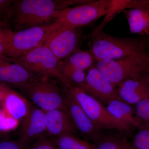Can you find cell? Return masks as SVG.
Returning a JSON list of instances; mask_svg holds the SVG:
<instances>
[{"instance_id":"10","label":"cell","mask_w":149,"mask_h":149,"mask_svg":"<svg viewBox=\"0 0 149 149\" xmlns=\"http://www.w3.org/2000/svg\"><path fill=\"white\" fill-rule=\"evenodd\" d=\"M80 28L58 26L46 41L47 47L59 61L78 49L81 40Z\"/></svg>"},{"instance_id":"3","label":"cell","mask_w":149,"mask_h":149,"mask_svg":"<svg viewBox=\"0 0 149 149\" xmlns=\"http://www.w3.org/2000/svg\"><path fill=\"white\" fill-rule=\"evenodd\" d=\"M61 85L73 96L93 123L101 130L116 131L123 135H129L135 128L115 117L108 111L106 106L89 95L77 85L69 82L61 83Z\"/></svg>"},{"instance_id":"28","label":"cell","mask_w":149,"mask_h":149,"mask_svg":"<svg viewBox=\"0 0 149 149\" xmlns=\"http://www.w3.org/2000/svg\"><path fill=\"white\" fill-rule=\"evenodd\" d=\"M29 149H58L54 143L53 140L42 139L38 140Z\"/></svg>"},{"instance_id":"21","label":"cell","mask_w":149,"mask_h":149,"mask_svg":"<svg viewBox=\"0 0 149 149\" xmlns=\"http://www.w3.org/2000/svg\"><path fill=\"white\" fill-rule=\"evenodd\" d=\"M112 134L104 131L101 136L93 143L97 149H129L132 146V144L127 141L123 134Z\"/></svg>"},{"instance_id":"13","label":"cell","mask_w":149,"mask_h":149,"mask_svg":"<svg viewBox=\"0 0 149 149\" xmlns=\"http://www.w3.org/2000/svg\"><path fill=\"white\" fill-rule=\"evenodd\" d=\"M38 77L14 59L0 55V83L18 88Z\"/></svg>"},{"instance_id":"30","label":"cell","mask_w":149,"mask_h":149,"mask_svg":"<svg viewBox=\"0 0 149 149\" xmlns=\"http://www.w3.org/2000/svg\"><path fill=\"white\" fill-rule=\"evenodd\" d=\"M146 84L147 86V88H148V93L149 95V73L147 74L146 76Z\"/></svg>"},{"instance_id":"29","label":"cell","mask_w":149,"mask_h":149,"mask_svg":"<svg viewBox=\"0 0 149 149\" xmlns=\"http://www.w3.org/2000/svg\"><path fill=\"white\" fill-rule=\"evenodd\" d=\"M15 1L13 0H0V20L7 21V12Z\"/></svg>"},{"instance_id":"17","label":"cell","mask_w":149,"mask_h":149,"mask_svg":"<svg viewBox=\"0 0 149 149\" xmlns=\"http://www.w3.org/2000/svg\"><path fill=\"white\" fill-rule=\"evenodd\" d=\"M130 32L140 37H149V5L135 7L123 11Z\"/></svg>"},{"instance_id":"32","label":"cell","mask_w":149,"mask_h":149,"mask_svg":"<svg viewBox=\"0 0 149 149\" xmlns=\"http://www.w3.org/2000/svg\"><path fill=\"white\" fill-rule=\"evenodd\" d=\"M147 40H148V49L149 52V37L147 38Z\"/></svg>"},{"instance_id":"9","label":"cell","mask_w":149,"mask_h":149,"mask_svg":"<svg viewBox=\"0 0 149 149\" xmlns=\"http://www.w3.org/2000/svg\"><path fill=\"white\" fill-rule=\"evenodd\" d=\"M78 86L105 106L114 100L121 101L116 86L106 78L95 63L88 70L84 83Z\"/></svg>"},{"instance_id":"11","label":"cell","mask_w":149,"mask_h":149,"mask_svg":"<svg viewBox=\"0 0 149 149\" xmlns=\"http://www.w3.org/2000/svg\"><path fill=\"white\" fill-rule=\"evenodd\" d=\"M61 88L68 112L77 130L87 140L94 143L101 136L104 131L95 125L73 96L63 85H62Z\"/></svg>"},{"instance_id":"18","label":"cell","mask_w":149,"mask_h":149,"mask_svg":"<svg viewBox=\"0 0 149 149\" xmlns=\"http://www.w3.org/2000/svg\"><path fill=\"white\" fill-rule=\"evenodd\" d=\"M106 107L113 116L132 125L138 130L144 127L143 124L132 106L125 102L116 100L112 101Z\"/></svg>"},{"instance_id":"20","label":"cell","mask_w":149,"mask_h":149,"mask_svg":"<svg viewBox=\"0 0 149 149\" xmlns=\"http://www.w3.org/2000/svg\"><path fill=\"white\" fill-rule=\"evenodd\" d=\"M141 4V0H111L110 7L102 22L86 38L91 40L99 32L102 31L103 27L118 14L123 12L125 10L138 6Z\"/></svg>"},{"instance_id":"26","label":"cell","mask_w":149,"mask_h":149,"mask_svg":"<svg viewBox=\"0 0 149 149\" xmlns=\"http://www.w3.org/2000/svg\"><path fill=\"white\" fill-rule=\"evenodd\" d=\"M134 108L143 123V128H149V98L141 101L135 105Z\"/></svg>"},{"instance_id":"4","label":"cell","mask_w":149,"mask_h":149,"mask_svg":"<svg viewBox=\"0 0 149 149\" xmlns=\"http://www.w3.org/2000/svg\"><path fill=\"white\" fill-rule=\"evenodd\" d=\"M102 74L117 87L128 79H140L149 73L148 48L140 52L118 60L95 61Z\"/></svg>"},{"instance_id":"22","label":"cell","mask_w":149,"mask_h":149,"mask_svg":"<svg viewBox=\"0 0 149 149\" xmlns=\"http://www.w3.org/2000/svg\"><path fill=\"white\" fill-rule=\"evenodd\" d=\"M53 140L58 149H97L93 143L79 139L73 134L63 135Z\"/></svg>"},{"instance_id":"24","label":"cell","mask_w":149,"mask_h":149,"mask_svg":"<svg viewBox=\"0 0 149 149\" xmlns=\"http://www.w3.org/2000/svg\"><path fill=\"white\" fill-rule=\"evenodd\" d=\"M132 145L135 149H149V128L138 130L133 137Z\"/></svg>"},{"instance_id":"5","label":"cell","mask_w":149,"mask_h":149,"mask_svg":"<svg viewBox=\"0 0 149 149\" xmlns=\"http://www.w3.org/2000/svg\"><path fill=\"white\" fill-rule=\"evenodd\" d=\"M49 77H38L17 89L43 111L60 109L68 112L61 88Z\"/></svg>"},{"instance_id":"7","label":"cell","mask_w":149,"mask_h":149,"mask_svg":"<svg viewBox=\"0 0 149 149\" xmlns=\"http://www.w3.org/2000/svg\"><path fill=\"white\" fill-rule=\"evenodd\" d=\"M111 0H91L88 2L61 11L57 22L59 27L80 28L93 24L104 16Z\"/></svg>"},{"instance_id":"25","label":"cell","mask_w":149,"mask_h":149,"mask_svg":"<svg viewBox=\"0 0 149 149\" xmlns=\"http://www.w3.org/2000/svg\"><path fill=\"white\" fill-rule=\"evenodd\" d=\"M7 22L0 20V55L5 54L10 36L13 32Z\"/></svg>"},{"instance_id":"15","label":"cell","mask_w":149,"mask_h":149,"mask_svg":"<svg viewBox=\"0 0 149 149\" xmlns=\"http://www.w3.org/2000/svg\"><path fill=\"white\" fill-rule=\"evenodd\" d=\"M47 120V133L55 138L78 131L69 113L60 109L45 112Z\"/></svg>"},{"instance_id":"2","label":"cell","mask_w":149,"mask_h":149,"mask_svg":"<svg viewBox=\"0 0 149 149\" xmlns=\"http://www.w3.org/2000/svg\"><path fill=\"white\" fill-rule=\"evenodd\" d=\"M89 52L95 61L118 60L148 48L146 37H120L99 32L91 40Z\"/></svg>"},{"instance_id":"23","label":"cell","mask_w":149,"mask_h":149,"mask_svg":"<svg viewBox=\"0 0 149 149\" xmlns=\"http://www.w3.org/2000/svg\"><path fill=\"white\" fill-rule=\"evenodd\" d=\"M19 122L0 108V131L6 133L14 130L18 127Z\"/></svg>"},{"instance_id":"14","label":"cell","mask_w":149,"mask_h":149,"mask_svg":"<svg viewBox=\"0 0 149 149\" xmlns=\"http://www.w3.org/2000/svg\"><path fill=\"white\" fill-rule=\"evenodd\" d=\"M0 104L3 109L19 121L28 114L32 107L25 97L3 83H0Z\"/></svg>"},{"instance_id":"16","label":"cell","mask_w":149,"mask_h":149,"mask_svg":"<svg viewBox=\"0 0 149 149\" xmlns=\"http://www.w3.org/2000/svg\"><path fill=\"white\" fill-rule=\"evenodd\" d=\"M146 76L140 79H126L118 85L117 92L121 101L134 106L149 98Z\"/></svg>"},{"instance_id":"12","label":"cell","mask_w":149,"mask_h":149,"mask_svg":"<svg viewBox=\"0 0 149 149\" xmlns=\"http://www.w3.org/2000/svg\"><path fill=\"white\" fill-rule=\"evenodd\" d=\"M21 120L18 140L23 143L30 145L47 132L45 113L38 107L32 106L28 114Z\"/></svg>"},{"instance_id":"31","label":"cell","mask_w":149,"mask_h":149,"mask_svg":"<svg viewBox=\"0 0 149 149\" xmlns=\"http://www.w3.org/2000/svg\"><path fill=\"white\" fill-rule=\"evenodd\" d=\"M3 133H2V132L0 131V138H1V137H3Z\"/></svg>"},{"instance_id":"33","label":"cell","mask_w":149,"mask_h":149,"mask_svg":"<svg viewBox=\"0 0 149 149\" xmlns=\"http://www.w3.org/2000/svg\"><path fill=\"white\" fill-rule=\"evenodd\" d=\"M129 149H135L134 148H133V146H132L131 147H130V148H129Z\"/></svg>"},{"instance_id":"19","label":"cell","mask_w":149,"mask_h":149,"mask_svg":"<svg viewBox=\"0 0 149 149\" xmlns=\"http://www.w3.org/2000/svg\"><path fill=\"white\" fill-rule=\"evenodd\" d=\"M95 63V60L89 51L80 49L72 53L66 58L60 61L61 70L85 71Z\"/></svg>"},{"instance_id":"27","label":"cell","mask_w":149,"mask_h":149,"mask_svg":"<svg viewBox=\"0 0 149 149\" xmlns=\"http://www.w3.org/2000/svg\"><path fill=\"white\" fill-rule=\"evenodd\" d=\"M30 147V145L23 143L19 140L0 141V149H29Z\"/></svg>"},{"instance_id":"8","label":"cell","mask_w":149,"mask_h":149,"mask_svg":"<svg viewBox=\"0 0 149 149\" xmlns=\"http://www.w3.org/2000/svg\"><path fill=\"white\" fill-rule=\"evenodd\" d=\"M14 59L37 77H54L61 83L68 82L62 74L60 61L44 45Z\"/></svg>"},{"instance_id":"6","label":"cell","mask_w":149,"mask_h":149,"mask_svg":"<svg viewBox=\"0 0 149 149\" xmlns=\"http://www.w3.org/2000/svg\"><path fill=\"white\" fill-rule=\"evenodd\" d=\"M58 27L57 22L12 32L4 55L16 59L35 48L44 45L49 35Z\"/></svg>"},{"instance_id":"1","label":"cell","mask_w":149,"mask_h":149,"mask_svg":"<svg viewBox=\"0 0 149 149\" xmlns=\"http://www.w3.org/2000/svg\"><path fill=\"white\" fill-rule=\"evenodd\" d=\"M63 9L60 0L15 1L7 12V20L12 24L13 32H18L53 24L58 21Z\"/></svg>"}]
</instances>
